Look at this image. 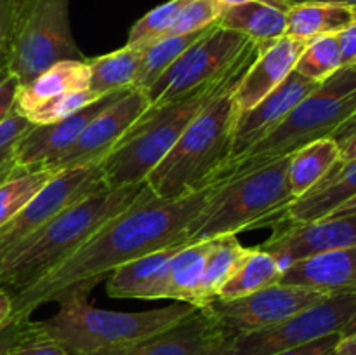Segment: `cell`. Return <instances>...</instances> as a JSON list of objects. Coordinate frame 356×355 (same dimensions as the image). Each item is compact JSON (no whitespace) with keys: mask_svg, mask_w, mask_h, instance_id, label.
I'll use <instances>...</instances> for the list:
<instances>
[{"mask_svg":"<svg viewBox=\"0 0 356 355\" xmlns=\"http://www.w3.org/2000/svg\"><path fill=\"white\" fill-rule=\"evenodd\" d=\"M124 93L125 90H117V93L99 97L89 106L82 108L75 115L63 120L31 125L14 146V166L23 167V169H49L54 160H58L63 153L72 148L73 143L79 139L83 129L92 122V118L104 108L110 106L113 101H117Z\"/></svg>","mask_w":356,"mask_h":355,"instance_id":"9a60e30c","label":"cell"},{"mask_svg":"<svg viewBox=\"0 0 356 355\" xmlns=\"http://www.w3.org/2000/svg\"><path fill=\"white\" fill-rule=\"evenodd\" d=\"M143 49L125 44L118 51L87 59L90 68L89 90L97 97L132 89Z\"/></svg>","mask_w":356,"mask_h":355,"instance_id":"4316f807","label":"cell"},{"mask_svg":"<svg viewBox=\"0 0 356 355\" xmlns=\"http://www.w3.org/2000/svg\"><path fill=\"white\" fill-rule=\"evenodd\" d=\"M282 267L271 254L264 253L261 249H250L242 263L236 267L232 277L221 285L218 299H236L243 296L254 294L257 291L271 287L278 284L282 277Z\"/></svg>","mask_w":356,"mask_h":355,"instance_id":"83f0119b","label":"cell"},{"mask_svg":"<svg viewBox=\"0 0 356 355\" xmlns=\"http://www.w3.org/2000/svg\"><path fill=\"white\" fill-rule=\"evenodd\" d=\"M209 249H211V240L184 244L177 249L169 265L167 299L205 306L202 298V282H204Z\"/></svg>","mask_w":356,"mask_h":355,"instance_id":"d4e9b609","label":"cell"},{"mask_svg":"<svg viewBox=\"0 0 356 355\" xmlns=\"http://www.w3.org/2000/svg\"><path fill=\"white\" fill-rule=\"evenodd\" d=\"M26 320L28 319H24V320L9 319L2 327H0V355L10 354L13 347L17 343V340L21 338V334H23Z\"/></svg>","mask_w":356,"mask_h":355,"instance_id":"b9f144b4","label":"cell"},{"mask_svg":"<svg viewBox=\"0 0 356 355\" xmlns=\"http://www.w3.org/2000/svg\"><path fill=\"white\" fill-rule=\"evenodd\" d=\"M225 340L222 327L207 306H202L169 329L111 355H214Z\"/></svg>","mask_w":356,"mask_h":355,"instance_id":"e0dca14e","label":"cell"},{"mask_svg":"<svg viewBox=\"0 0 356 355\" xmlns=\"http://www.w3.org/2000/svg\"><path fill=\"white\" fill-rule=\"evenodd\" d=\"M190 2L191 0H167L165 3H160L159 7L146 13L141 19L132 24L131 31H129L127 45L145 49L152 42L165 37L167 31L170 30L174 21L181 14V10Z\"/></svg>","mask_w":356,"mask_h":355,"instance_id":"d6a6232c","label":"cell"},{"mask_svg":"<svg viewBox=\"0 0 356 355\" xmlns=\"http://www.w3.org/2000/svg\"><path fill=\"white\" fill-rule=\"evenodd\" d=\"M146 188V183L101 188L66 207L0 260V287L10 296L30 287L82 247L108 219L134 204Z\"/></svg>","mask_w":356,"mask_h":355,"instance_id":"3957f363","label":"cell"},{"mask_svg":"<svg viewBox=\"0 0 356 355\" xmlns=\"http://www.w3.org/2000/svg\"><path fill=\"white\" fill-rule=\"evenodd\" d=\"M356 113V65L343 66L309 93L273 132L226 164L216 180H233L289 157L308 143L330 138Z\"/></svg>","mask_w":356,"mask_h":355,"instance_id":"8992f818","label":"cell"},{"mask_svg":"<svg viewBox=\"0 0 356 355\" xmlns=\"http://www.w3.org/2000/svg\"><path fill=\"white\" fill-rule=\"evenodd\" d=\"M259 47L254 42L247 45L238 61L218 80L162 104H149L148 110L131 125L120 141L99 164L106 188H122L145 183L148 174L172 150L184 129L214 100L218 94L238 82L254 59Z\"/></svg>","mask_w":356,"mask_h":355,"instance_id":"7a4b0ae2","label":"cell"},{"mask_svg":"<svg viewBox=\"0 0 356 355\" xmlns=\"http://www.w3.org/2000/svg\"><path fill=\"white\" fill-rule=\"evenodd\" d=\"M10 313H13V298L9 292L0 287V327L10 319Z\"/></svg>","mask_w":356,"mask_h":355,"instance_id":"ee69618b","label":"cell"},{"mask_svg":"<svg viewBox=\"0 0 356 355\" xmlns=\"http://www.w3.org/2000/svg\"><path fill=\"white\" fill-rule=\"evenodd\" d=\"M204 31L188 35H165V37L146 45L141 52L139 68L132 87L146 93Z\"/></svg>","mask_w":356,"mask_h":355,"instance_id":"f1b7e54d","label":"cell"},{"mask_svg":"<svg viewBox=\"0 0 356 355\" xmlns=\"http://www.w3.org/2000/svg\"><path fill=\"white\" fill-rule=\"evenodd\" d=\"M282 225L270 239L257 246V249L271 254L282 270L306 258L356 246V214Z\"/></svg>","mask_w":356,"mask_h":355,"instance_id":"5bb4252c","label":"cell"},{"mask_svg":"<svg viewBox=\"0 0 356 355\" xmlns=\"http://www.w3.org/2000/svg\"><path fill=\"white\" fill-rule=\"evenodd\" d=\"M101 188H106L101 166L72 167L56 173L13 219L0 226V260L30 239L59 212Z\"/></svg>","mask_w":356,"mask_h":355,"instance_id":"8fae6325","label":"cell"},{"mask_svg":"<svg viewBox=\"0 0 356 355\" xmlns=\"http://www.w3.org/2000/svg\"><path fill=\"white\" fill-rule=\"evenodd\" d=\"M355 65H356V63H355Z\"/></svg>","mask_w":356,"mask_h":355,"instance_id":"816d5d0a","label":"cell"},{"mask_svg":"<svg viewBox=\"0 0 356 355\" xmlns=\"http://www.w3.org/2000/svg\"><path fill=\"white\" fill-rule=\"evenodd\" d=\"M280 284L322 294H356V246L306 258L282 271Z\"/></svg>","mask_w":356,"mask_h":355,"instance_id":"d6986e66","label":"cell"},{"mask_svg":"<svg viewBox=\"0 0 356 355\" xmlns=\"http://www.w3.org/2000/svg\"><path fill=\"white\" fill-rule=\"evenodd\" d=\"M183 246L184 244H177L153 251L117 267L106 282V294L111 298L167 299L170 260Z\"/></svg>","mask_w":356,"mask_h":355,"instance_id":"ffe728a7","label":"cell"},{"mask_svg":"<svg viewBox=\"0 0 356 355\" xmlns=\"http://www.w3.org/2000/svg\"><path fill=\"white\" fill-rule=\"evenodd\" d=\"M222 13H225V6L219 0H191L181 10L167 35H188L204 31L218 23Z\"/></svg>","mask_w":356,"mask_h":355,"instance_id":"e575fe53","label":"cell"},{"mask_svg":"<svg viewBox=\"0 0 356 355\" xmlns=\"http://www.w3.org/2000/svg\"><path fill=\"white\" fill-rule=\"evenodd\" d=\"M249 251V247H243L240 244L236 235H221L211 239V249L205 261L204 282H202L204 305H207L218 294L221 285L232 277Z\"/></svg>","mask_w":356,"mask_h":355,"instance_id":"4dcf8cb0","label":"cell"},{"mask_svg":"<svg viewBox=\"0 0 356 355\" xmlns=\"http://www.w3.org/2000/svg\"><path fill=\"white\" fill-rule=\"evenodd\" d=\"M9 355H72L54 340L40 333L37 320L28 319L17 343Z\"/></svg>","mask_w":356,"mask_h":355,"instance_id":"d590c367","label":"cell"},{"mask_svg":"<svg viewBox=\"0 0 356 355\" xmlns=\"http://www.w3.org/2000/svg\"><path fill=\"white\" fill-rule=\"evenodd\" d=\"M219 2L226 7H233V6H240V3H247V2H254V0H219Z\"/></svg>","mask_w":356,"mask_h":355,"instance_id":"c3c4849f","label":"cell"},{"mask_svg":"<svg viewBox=\"0 0 356 355\" xmlns=\"http://www.w3.org/2000/svg\"><path fill=\"white\" fill-rule=\"evenodd\" d=\"M330 138L339 145V162L356 160V124L350 127H341Z\"/></svg>","mask_w":356,"mask_h":355,"instance_id":"60d3db41","label":"cell"},{"mask_svg":"<svg viewBox=\"0 0 356 355\" xmlns=\"http://www.w3.org/2000/svg\"><path fill=\"white\" fill-rule=\"evenodd\" d=\"M339 162V145L334 138L308 143L289 155L287 180L296 198L308 194Z\"/></svg>","mask_w":356,"mask_h":355,"instance_id":"484cf974","label":"cell"},{"mask_svg":"<svg viewBox=\"0 0 356 355\" xmlns=\"http://www.w3.org/2000/svg\"><path fill=\"white\" fill-rule=\"evenodd\" d=\"M325 298L318 291L278 282L243 298H212L205 306L229 338L284 322Z\"/></svg>","mask_w":356,"mask_h":355,"instance_id":"7c38bea8","label":"cell"},{"mask_svg":"<svg viewBox=\"0 0 356 355\" xmlns=\"http://www.w3.org/2000/svg\"><path fill=\"white\" fill-rule=\"evenodd\" d=\"M289 157L249 171L233 180H221L212 197L191 221L186 244L204 242L221 235L282 221L296 200L287 180Z\"/></svg>","mask_w":356,"mask_h":355,"instance_id":"52a82bcc","label":"cell"},{"mask_svg":"<svg viewBox=\"0 0 356 355\" xmlns=\"http://www.w3.org/2000/svg\"><path fill=\"white\" fill-rule=\"evenodd\" d=\"M31 125L16 111L0 124V178L14 167V146Z\"/></svg>","mask_w":356,"mask_h":355,"instance_id":"8d00e7d4","label":"cell"},{"mask_svg":"<svg viewBox=\"0 0 356 355\" xmlns=\"http://www.w3.org/2000/svg\"><path fill=\"white\" fill-rule=\"evenodd\" d=\"M330 355H336V352H334V354H330Z\"/></svg>","mask_w":356,"mask_h":355,"instance_id":"f907efd6","label":"cell"},{"mask_svg":"<svg viewBox=\"0 0 356 355\" xmlns=\"http://www.w3.org/2000/svg\"><path fill=\"white\" fill-rule=\"evenodd\" d=\"M19 86L21 82L16 75H13L7 68H0V124L10 113H14Z\"/></svg>","mask_w":356,"mask_h":355,"instance_id":"74e56055","label":"cell"},{"mask_svg":"<svg viewBox=\"0 0 356 355\" xmlns=\"http://www.w3.org/2000/svg\"><path fill=\"white\" fill-rule=\"evenodd\" d=\"M52 178L54 173L49 169H23L16 166L0 178V226L13 219Z\"/></svg>","mask_w":356,"mask_h":355,"instance_id":"f546056e","label":"cell"},{"mask_svg":"<svg viewBox=\"0 0 356 355\" xmlns=\"http://www.w3.org/2000/svg\"><path fill=\"white\" fill-rule=\"evenodd\" d=\"M341 341V334H330V336L322 338V340L312 341L308 345H302V347L292 348V350L278 352V354L273 355H330L336 350L337 343Z\"/></svg>","mask_w":356,"mask_h":355,"instance_id":"ab89813d","label":"cell"},{"mask_svg":"<svg viewBox=\"0 0 356 355\" xmlns=\"http://www.w3.org/2000/svg\"><path fill=\"white\" fill-rule=\"evenodd\" d=\"M355 124H356V113L353 115V117L350 118V120H348V122H344V124L341 125V127H350V125H355ZM341 127H339V129H341Z\"/></svg>","mask_w":356,"mask_h":355,"instance_id":"681fc988","label":"cell"},{"mask_svg":"<svg viewBox=\"0 0 356 355\" xmlns=\"http://www.w3.org/2000/svg\"><path fill=\"white\" fill-rule=\"evenodd\" d=\"M356 313V294L327 296L298 315L252 333L226 338L214 355H273L341 333Z\"/></svg>","mask_w":356,"mask_h":355,"instance_id":"9c48e42d","label":"cell"},{"mask_svg":"<svg viewBox=\"0 0 356 355\" xmlns=\"http://www.w3.org/2000/svg\"><path fill=\"white\" fill-rule=\"evenodd\" d=\"M68 59H86L72 35L70 0H17L6 68L23 86Z\"/></svg>","mask_w":356,"mask_h":355,"instance_id":"ba28073f","label":"cell"},{"mask_svg":"<svg viewBox=\"0 0 356 355\" xmlns=\"http://www.w3.org/2000/svg\"><path fill=\"white\" fill-rule=\"evenodd\" d=\"M47 320H37L42 334L72 355H111L132 347L190 317L202 306L176 301L146 312H113L89 305L86 298H66Z\"/></svg>","mask_w":356,"mask_h":355,"instance_id":"5b68a950","label":"cell"},{"mask_svg":"<svg viewBox=\"0 0 356 355\" xmlns=\"http://www.w3.org/2000/svg\"><path fill=\"white\" fill-rule=\"evenodd\" d=\"M221 180L177 198H159L146 188L127 209L108 219L72 256L13 298L10 319H30L47 303L89 299L92 289L120 265L153 251L186 244L191 221L212 197Z\"/></svg>","mask_w":356,"mask_h":355,"instance_id":"6da1fadb","label":"cell"},{"mask_svg":"<svg viewBox=\"0 0 356 355\" xmlns=\"http://www.w3.org/2000/svg\"><path fill=\"white\" fill-rule=\"evenodd\" d=\"M356 21V7L330 2H291L287 35L309 42L323 35H336Z\"/></svg>","mask_w":356,"mask_h":355,"instance_id":"cb8c5ba5","label":"cell"},{"mask_svg":"<svg viewBox=\"0 0 356 355\" xmlns=\"http://www.w3.org/2000/svg\"><path fill=\"white\" fill-rule=\"evenodd\" d=\"M289 2H305V0H289ZM312 2H330V3H341V6L356 7V0H312Z\"/></svg>","mask_w":356,"mask_h":355,"instance_id":"7dc6e473","label":"cell"},{"mask_svg":"<svg viewBox=\"0 0 356 355\" xmlns=\"http://www.w3.org/2000/svg\"><path fill=\"white\" fill-rule=\"evenodd\" d=\"M306 44L308 42L285 35L280 40L259 51L233 93L238 117L252 110L294 72L296 63L305 51Z\"/></svg>","mask_w":356,"mask_h":355,"instance_id":"ac0fdd59","label":"cell"},{"mask_svg":"<svg viewBox=\"0 0 356 355\" xmlns=\"http://www.w3.org/2000/svg\"><path fill=\"white\" fill-rule=\"evenodd\" d=\"M336 355H356V334L348 338H341L336 347Z\"/></svg>","mask_w":356,"mask_h":355,"instance_id":"f6af8a7d","label":"cell"},{"mask_svg":"<svg viewBox=\"0 0 356 355\" xmlns=\"http://www.w3.org/2000/svg\"><path fill=\"white\" fill-rule=\"evenodd\" d=\"M289 0H254L226 7L218 24L238 31L263 51L287 35Z\"/></svg>","mask_w":356,"mask_h":355,"instance_id":"7402d4cb","label":"cell"},{"mask_svg":"<svg viewBox=\"0 0 356 355\" xmlns=\"http://www.w3.org/2000/svg\"><path fill=\"white\" fill-rule=\"evenodd\" d=\"M17 0H0V68H6L7 49L16 17Z\"/></svg>","mask_w":356,"mask_h":355,"instance_id":"f35d334b","label":"cell"},{"mask_svg":"<svg viewBox=\"0 0 356 355\" xmlns=\"http://www.w3.org/2000/svg\"><path fill=\"white\" fill-rule=\"evenodd\" d=\"M90 68L87 59H68L49 66L28 84L19 86L14 111L26 117L40 104L68 93L89 89Z\"/></svg>","mask_w":356,"mask_h":355,"instance_id":"603a6c76","label":"cell"},{"mask_svg":"<svg viewBox=\"0 0 356 355\" xmlns=\"http://www.w3.org/2000/svg\"><path fill=\"white\" fill-rule=\"evenodd\" d=\"M356 197V160L337 162L308 194L296 198L280 223H309L327 218Z\"/></svg>","mask_w":356,"mask_h":355,"instance_id":"44dd1931","label":"cell"},{"mask_svg":"<svg viewBox=\"0 0 356 355\" xmlns=\"http://www.w3.org/2000/svg\"><path fill=\"white\" fill-rule=\"evenodd\" d=\"M341 338H348V336H353V334H356V313L353 317L350 319V322L346 324V326L341 329Z\"/></svg>","mask_w":356,"mask_h":355,"instance_id":"bcb514c9","label":"cell"},{"mask_svg":"<svg viewBox=\"0 0 356 355\" xmlns=\"http://www.w3.org/2000/svg\"><path fill=\"white\" fill-rule=\"evenodd\" d=\"M249 44V38L238 31L212 24L146 90L149 104L167 103L218 80L238 61Z\"/></svg>","mask_w":356,"mask_h":355,"instance_id":"30bf717a","label":"cell"},{"mask_svg":"<svg viewBox=\"0 0 356 355\" xmlns=\"http://www.w3.org/2000/svg\"><path fill=\"white\" fill-rule=\"evenodd\" d=\"M97 100H99V97L94 96L89 89L63 94V96L54 97V100L47 101V103L40 104V106H37L35 110H31L24 118L33 125L52 124V122L72 117L76 111L89 106L90 103H94V101Z\"/></svg>","mask_w":356,"mask_h":355,"instance_id":"836d02e7","label":"cell"},{"mask_svg":"<svg viewBox=\"0 0 356 355\" xmlns=\"http://www.w3.org/2000/svg\"><path fill=\"white\" fill-rule=\"evenodd\" d=\"M238 82L218 94L193 118L172 150L148 174L145 183L155 197H183L216 181L232 157L238 120L233 93Z\"/></svg>","mask_w":356,"mask_h":355,"instance_id":"277c9868","label":"cell"},{"mask_svg":"<svg viewBox=\"0 0 356 355\" xmlns=\"http://www.w3.org/2000/svg\"><path fill=\"white\" fill-rule=\"evenodd\" d=\"M341 54H343V66H351L356 63V21L337 33Z\"/></svg>","mask_w":356,"mask_h":355,"instance_id":"7bdbcfd3","label":"cell"},{"mask_svg":"<svg viewBox=\"0 0 356 355\" xmlns=\"http://www.w3.org/2000/svg\"><path fill=\"white\" fill-rule=\"evenodd\" d=\"M318 86V82L306 79L294 70L273 93L268 94L252 110L240 115L235 125L232 157L228 162L235 160L261 139L266 138L270 132H273L287 118V115Z\"/></svg>","mask_w":356,"mask_h":355,"instance_id":"2e32d148","label":"cell"},{"mask_svg":"<svg viewBox=\"0 0 356 355\" xmlns=\"http://www.w3.org/2000/svg\"><path fill=\"white\" fill-rule=\"evenodd\" d=\"M341 68H343V54L336 33L309 40L302 54L299 56L294 70L306 79L322 84Z\"/></svg>","mask_w":356,"mask_h":355,"instance_id":"1f68e13d","label":"cell"},{"mask_svg":"<svg viewBox=\"0 0 356 355\" xmlns=\"http://www.w3.org/2000/svg\"><path fill=\"white\" fill-rule=\"evenodd\" d=\"M148 106L149 101L146 93L134 87L125 90L117 101L92 118L72 148L54 160L49 166V171L56 174L72 167L99 166L131 125L148 110Z\"/></svg>","mask_w":356,"mask_h":355,"instance_id":"4fadbf2b","label":"cell"}]
</instances>
